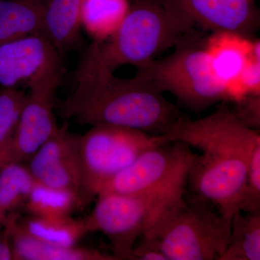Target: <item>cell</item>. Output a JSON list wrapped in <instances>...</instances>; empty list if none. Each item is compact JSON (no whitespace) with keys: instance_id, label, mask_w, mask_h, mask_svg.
I'll return each mask as SVG.
<instances>
[{"instance_id":"obj_1","label":"cell","mask_w":260,"mask_h":260,"mask_svg":"<svg viewBox=\"0 0 260 260\" xmlns=\"http://www.w3.org/2000/svg\"><path fill=\"white\" fill-rule=\"evenodd\" d=\"M75 88L56 105L58 114L83 125H114L164 135L180 117L175 104L144 73L131 78L114 75L99 44L89 46L75 73Z\"/></svg>"},{"instance_id":"obj_2","label":"cell","mask_w":260,"mask_h":260,"mask_svg":"<svg viewBox=\"0 0 260 260\" xmlns=\"http://www.w3.org/2000/svg\"><path fill=\"white\" fill-rule=\"evenodd\" d=\"M198 149L188 174L191 197L213 206L232 222L237 213L253 154L260 148L259 129H251L227 107L192 120L180 117L162 135Z\"/></svg>"},{"instance_id":"obj_3","label":"cell","mask_w":260,"mask_h":260,"mask_svg":"<svg viewBox=\"0 0 260 260\" xmlns=\"http://www.w3.org/2000/svg\"><path fill=\"white\" fill-rule=\"evenodd\" d=\"M195 25L167 0H136L115 32L98 42L102 59L114 70L130 64L138 69L175 47Z\"/></svg>"},{"instance_id":"obj_4","label":"cell","mask_w":260,"mask_h":260,"mask_svg":"<svg viewBox=\"0 0 260 260\" xmlns=\"http://www.w3.org/2000/svg\"><path fill=\"white\" fill-rule=\"evenodd\" d=\"M232 222L206 202L185 194L141 237L140 246L160 251L167 260H219Z\"/></svg>"},{"instance_id":"obj_5","label":"cell","mask_w":260,"mask_h":260,"mask_svg":"<svg viewBox=\"0 0 260 260\" xmlns=\"http://www.w3.org/2000/svg\"><path fill=\"white\" fill-rule=\"evenodd\" d=\"M185 194V186L135 194L101 193L84 218L88 233L102 232L118 259L133 260L135 243Z\"/></svg>"},{"instance_id":"obj_6","label":"cell","mask_w":260,"mask_h":260,"mask_svg":"<svg viewBox=\"0 0 260 260\" xmlns=\"http://www.w3.org/2000/svg\"><path fill=\"white\" fill-rule=\"evenodd\" d=\"M203 44L194 32L184 36L175 50L164 59H154L138 69L164 92L191 112L200 114L229 99L226 88L214 75Z\"/></svg>"},{"instance_id":"obj_7","label":"cell","mask_w":260,"mask_h":260,"mask_svg":"<svg viewBox=\"0 0 260 260\" xmlns=\"http://www.w3.org/2000/svg\"><path fill=\"white\" fill-rule=\"evenodd\" d=\"M168 141L162 135L114 125L92 126L85 134L80 135L78 155L83 208L140 154Z\"/></svg>"},{"instance_id":"obj_8","label":"cell","mask_w":260,"mask_h":260,"mask_svg":"<svg viewBox=\"0 0 260 260\" xmlns=\"http://www.w3.org/2000/svg\"><path fill=\"white\" fill-rule=\"evenodd\" d=\"M62 75L61 64L54 65L29 82L16 129L0 151V167L28 161L59 129L54 109L56 90Z\"/></svg>"},{"instance_id":"obj_9","label":"cell","mask_w":260,"mask_h":260,"mask_svg":"<svg viewBox=\"0 0 260 260\" xmlns=\"http://www.w3.org/2000/svg\"><path fill=\"white\" fill-rule=\"evenodd\" d=\"M196 155L182 142L168 141L156 145L140 154L99 194H135L185 186Z\"/></svg>"},{"instance_id":"obj_10","label":"cell","mask_w":260,"mask_h":260,"mask_svg":"<svg viewBox=\"0 0 260 260\" xmlns=\"http://www.w3.org/2000/svg\"><path fill=\"white\" fill-rule=\"evenodd\" d=\"M79 137L70 133L65 122L30 157L26 167L37 182L72 191L81 201Z\"/></svg>"},{"instance_id":"obj_11","label":"cell","mask_w":260,"mask_h":260,"mask_svg":"<svg viewBox=\"0 0 260 260\" xmlns=\"http://www.w3.org/2000/svg\"><path fill=\"white\" fill-rule=\"evenodd\" d=\"M61 64V56L43 32L0 45V88H18L48 68Z\"/></svg>"},{"instance_id":"obj_12","label":"cell","mask_w":260,"mask_h":260,"mask_svg":"<svg viewBox=\"0 0 260 260\" xmlns=\"http://www.w3.org/2000/svg\"><path fill=\"white\" fill-rule=\"evenodd\" d=\"M186 18L215 32L243 36L257 22L252 0H167Z\"/></svg>"},{"instance_id":"obj_13","label":"cell","mask_w":260,"mask_h":260,"mask_svg":"<svg viewBox=\"0 0 260 260\" xmlns=\"http://www.w3.org/2000/svg\"><path fill=\"white\" fill-rule=\"evenodd\" d=\"M205 48L212 71L227 93L249 60L260 57L259 41L251 42L234 32H213Z\"/></svg>"},{"instance_id":"obj_14","label":"cell","mask_w":260,"mask_h":260,"mask_svg":"<svg viewBox=\"0 0 260 260\" xmlns=\"http://www.w3.org/2000/svg\"><path fill=\"white\" fill-rule=\"evenodd\" d=\"M44 34L64 56L81 45L82 0H41Z\"/></svg>"},{"instance_id":"obj_15","label":"cell","mask_w":260,"mask_h":260,"mask_svg":"<svg viewBox=\"0 0 260 260\" xmlns=\"http://www.w3.org/2000/svg\"><path fill=\"white\" fill-rule=\"evenodd\" d=\"M16 215L11 214L3 223L10 229L13 260H119L114 254H104L96 249L76 246L64 247L38 240L19 228Z\"/></svg>"},{"instance_id":"obj_16","label":"cell","mask_w":260,"mask_h":260,"mask_svg":"<svg viewBox=\"0 0 260 260\" xmlns=\"http://www.w3.org/2000/svg\"><path fill=\"white\" fill-rule=\"evenodd\" d=\"M43 32L41 0H0V45Z\"/></svg>"},{"instance_id":"obj_17","label":"cell","mask_w":260,"mask_h":260,"mask_svg":"<svg viewBox=\"0 0 260 260\" xmlns=\"http://www.w3.org/2000/svg\"><path fill=\"white\" fill-rule=\"evenodd\" d=\"M16 223L23 232L30 237L64 247L76 246L78 241L88 234L84 219L77 220L72 217L47 218L29 215L21 218L17 213Z\"/></svg>"},{"instance_id":"obj_18","label":"cell","mask_w":260,"mask_h":260,"mask_svg":"<svg viewBox=\"0 0 260 260\" xmlns=\"http://www.w3.org/2000/svg\"><path fill=\"white\" fill-rule=\"evenodd\" d=\"M129 8L128 0H82V29L95 42H105L119 28Z\"/></svg>"},{"instance_id":"obj_19","label":"cell","mask_w":260,"mask_h":260,"mask_svg":"<svg viewBox=\"0 0 260 260\" xmlns=\"http://www.w3.org/2000/svg\"><path fill=\"white\" fill-rule=\"evenodd\" d=\"M36 183L24 164L10 162L0 167V224L23 208Z\"/></svg>"},{"instance_id":"obj_20","label":"cell","mask_w":260,"mask_h":260,"mask_svg":"<svg viewBox=\"0 0 260 260\" xmlns=\"http://www.w3.org/2000/svg\"><path fill=\"white\" fill-rule=\"evenodd\" d=\"M260 259V214L237 211L232 220L230 237L219 260Z\"/></svg>"},{"instance_id":"obj_21","label":"cell","mask_w":260,"mask_h":260,"mask_svg":"<svg viewBox=\"0 0 260 260\" xmlns=\"http://www.w3.org/2000/svg\"><path fill=\"white\" fill-rule=\"evenodd\" d=\"M23 208L32 216L61 218L71 217L76 210L83 209V206L75 193L37 182Z\"/></svg>"},{"instance_id":"obj_22","label":"cell","mask_w":260,"mask_h":260,"mask_svg":"<svg viewBox=\"0 0 260 260\" xmlns=\"http://www.w3.org/2000/svg\"><path fill=\"white\" fill-rule=\"evenodd\" d=\"M25 94L18 88H0V151L16 129Z\"/></svg>"},{"instance_id":"obj_23","label":"cell","mask_w":260,"mask_h":260,"mask_svg":"<svg viewBox=\"0 0 260 260\" xmlns=\"http://www.w3.org/2000/svg\"><path fill=\"white\" fill-rule=\"evenodd\" d=\"M238 210L260 214V148L256 149L251 159Z\"/></svg>"},{"instance_id":"obj_24","label":"cell","mask_w":260,"mask_h":260,"mask_svg":"<svg viewBox=\"0 0 260 260\" xmlns=\"http://www.w3.org/2000/svg\"><path fill=\"white\" fill-rule=\"evenodd\" d=\"M229 99L240 100L249 95H260V59L253 57L228 91Z\"/></svg>"},{"instance_id":"obj_25","label":"cell","mask_w":260,"mask_h":260,"mask_svg":"<svg viewBox=\"0 0 260 260\" xmlns=\"http://www.w3.org/2000/svg\"><path fill=\"white\" fill-rule=\"evenodd\" d=\"M260 95H249L237 101V107L233 111L238 119L251 129H259Z\"/></svg>"},{"instance_id":"obj_26","label":"cell","mask_w":260,"mask_h":260,"mask_svg":"<svg viewBox=\"0 0 260 260\" xmlns=\"http://www.w3.org/2000/svg\"><path fill=\"white\" fill-rule=\"evenodd\" d=\"M3 225L0 231V260H13L10 229L6 224Z\"/></svg>"}]
</instances>
